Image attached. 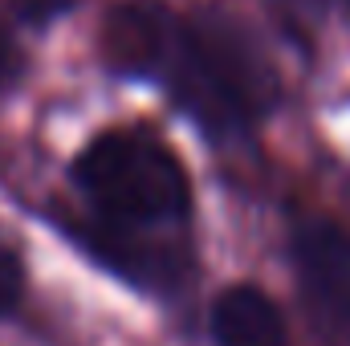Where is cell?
Here are the masks:
<instances>
[{"label": "cell", "mask_w": 350, "mask_h": 346, "mask_svg": "<svg viewBox=\"0 0 350 346\" xmlns=\"http://www.w3.org/2000/svg\"><path fill=\"white\" fill-rule=\"evenodd\" d=\"M21 302H25V261L0 232V318L16 314Z\"/></svg>", "instance_id": "8992f818"}, {"label": "cell", "mask_w": 350, "mask_h": 346, "mask_svg": "<svg viewBox=\"0 0 350 346\" xmlns=\"http://www.w3.org/2000/svg\"><path fill=\"white\" fill-rule=\"evenodd\" d=\"M62 232L90 261H98L118 281H126L143 293L175 297L191 277V253L175 241L155 237L163 228H135V224L98 216V220H62Z\"/></svg>", "instance_id": "3957f363"}, {"label": "cell", "mask_w": 350, "mask_h": 346, "mask_svg": "<svg viewBox=\"0 0 350 346\" xmlns=\"http://www.w3.org/2000/svg\"><path fill=\"white\" fill-rule=\"evenodd\" d=\"M208 330L212 346H293L277 302L253 281H232L216 293Z\"/></svg>", "instance_id": "5b68a950"}, {"label": "cell", "mask_w": 350, "mask_h": 346, "mask_svg": "<svg viewBox=\"0 0 350 346\" xmlns=\"http://www.w3.org/2000/svg\"><path fill=\"white\" fill-rule=\"evenodd\" d=\"M151 74L163 78L183 114L216 139L245 135L273 102V82L261 62L220 21H167Z\"/></svg>", "instance_id": "6da1fadb"}, {"label": "cell", "mask_w": 350, "mask_h": 346, "mask_svg": "<svg viewBox=\"0 0 350 346\" xmlns=\"http://www.w3.org/2000/svg\"><path fill=\"white\" fill-rule=\"evenodd\" d=\"M74 187L106 220L175 228L191 212V179L172 147L151 131L118 127L94 135L74 159Z\"/></svg>", "instance_id": "7a4b0ae2"}, {"label": "cell", "mask_w": 350, "mask_h": 346, "mask_svg": "<svg viewBox=\"0 0 350 346\" xmlns=\"http://www.w3.org/2000/svg\"><path fill=\"white\" fill-rule=\"evenodd\" d=\"M289 261L314 318L350 334V228L326 216H301L289 232Z\"/></svg>", "instance_id": "277c9868"}, {"label": "cell", "mask_w": 350, "mask_h": 346, "mask_svg": "<svg viewBox=\"0 0 350 346\" xmlns=\"http://www.w3.org/2000/svg\"><path fill=\"white\" fill-rule=\"evenodd\" d=\"M16 4V12L25 16V21H33V25H49V21H57L74 0H12Z\"/></svg>", "instance_id": "ba28073f"}, {"label": "cell", "mask_w": 350, "mask_h": 346, "mask_svg": "<svg viewBox=\"0 0 350 346\" xmlns=\"http://www.w3.org/2000/svg\"><path fill=\"white\" fill-rule=\"evenodd\" d=\"M21 74H25V57H21V49H16V41L8 37V29L0 25V90L16 86Z\"/></svg>", "instance_id": "52a82bcc"}]
</instances>
